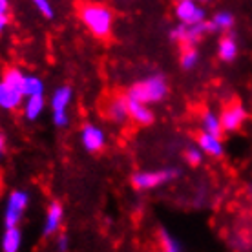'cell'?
Here are the masks:
<instances>
[{
    "mask_svg": "<svg viewBox=\"0 0 252 252\" xmlns=\"http://www.w3.org/2000/svg\"><path fill=\"white\" fill-rule=\"evenodd\" d=\"M79 19L82 26L95 38H108L114 30V11L101 2H86L79 7Z\"/></svg>",
    "mask_w": 252,
    "mask_h": 252,
    "instance_id": "6da1fadb",
    "label": "cell"
},
{
    "mask_svg": "<svg viewBox=\"0 0 252 252\" xmlns=\"http://www.w3.org/2000/svg\"><path fill=\"white\" fill-rule=\"evenodd\" d=\"M168 90L170 88H168L166 77L156 73V75H148L132 84L126 92V97L133 99V101L146 102V104H158V102L166 99Z\"/></svg>",
    "mask_w": 252,
    "mask_h": 252,
    "instance_id": "7a4b0ae2",
    "label": "cell"
},
{
    "mask_svg": "<svg viewBox=\"0 0 252 252\" xmlns=\"http://www.w3.org/2000/svg\"><path fill=\"white\" fill-rule=\"evenodd\" d=\"M73 101V88L68 84L59 86L50 99V108H51V121L57 128H68L69 125V114L68 108Z\"/></svg>",
    "mask_w": 252,
    "mask_h": 252,
    "instance_id": "3957f363",
    "label": "cell"
},
{
    "mask_svg": "<svg viewBox=\"0 0 252 252\" xmlns=\"http://www.w3.org/2000/svg\"><path fill=\"white\" fill-rule=\"evenodd\" d=\"M207 33H216L214 24L210 20H205V22H199V24H183V22H179L170 32V37L176 42H179L183 48H187V46H195Z\"/></svg>",
    "mask_w": 252,
    "mask_h": 252,
    "instance_id": "277c9868",
    "label": "cell"
},
{
    "mask_svg": "<svg viewBox=\"0 0 252 252\" xmlns=\"http://www.w3.org/2000/svg\"><path fill=\"white\" fill-rule=\"evenodd\" d=\"M177 177V170L174 168H163V170H143L135 172L132 176V187L135 190L146 192V190L159 189L163 185L170 183Z\"/></svg>",
    "mask_w": 252,
    "mask_h": 252,
    "instance_id": "5b68a950",
    "label": "cell"
},
{
    "mask_svg": "<svg viewBox=\"0 0 252 252\" xmlns=\"http://www.w3.org/2000/svg\"><path fill=\"white\" fill-rule=\"evenodd\" d=\"M30 205V194L26 190H11L4 205V225L6 227H19L26 210Z\"/></svg>",
    "mask_w": 252,
    "mask_h": 252,
    "instance_id": "8992f818",
    "label": "cell"
},
{
    "mask_svg": "<svg viewBox=\"0 0 252 252\" xmlns=\"http://www.w3.org/2000/svg\"><path fill=\"white\" fill-rule=\"evenodd\" d=\"M174 15L177 22L183 24H199L207 20V11L197 0H176Z\"/></svg>",
    "mask_w": 252,
    "mask_h": 252,
    "instance_id": "52a82bcc",
    "label": "cell"
},
{
    "mask_svg": "<svg viewBox=\"0 0 252 252\" xmlns=\"http://www.w3.org/2000/svg\"><path fill=\"white\" fill-rule=\"evenodd\" d=\"M79 137H81L82 148L88 152V154H99V152H102L108 141L106 132L102 130L101 126L94 125V123L82 125Z\"/></svg>",
    "mask_w": 252,
    "mask_h": 252,
    "instance_id": "ba28073f",
    "label": "cell"
},
{
    "mask_svg": "<svg viewBox=\"0 0 252 252\" xmlns=\"http://www.w3.org/2000/svg\"><path fill=\"white\" fill-rule=\"evenodd\" d=\"M220 117L221 125H223V132H238L241 126L245 125L249 112L241 102H232V104L223 108Z\"/></svg>",
    "mask_w": 252,
    "mask_h": 252,
    "instance_id": "9c48e42d",
    "label": "cell"
},
{
    "mask_svg": "<svg viewBox=\"0 0 252 252\" xmlns=\"http://www.w3.org/2000/svg\"><path fill=\"white\" fill-rule=\"evenodd\" d=\"M64 221V207L61 205V201L53 199L50 201L48 208H46V216H44V225H42V236L44 238H53L61 232V227H63Z\"/></svg>",
    "mask_w": 252,
    "mask_h": 252,
    "instance_id": "30bf717a",
    "label": "cell"
},
{
    "mask_svg": "<svg viewBox=\"0 0 252 252\" xmlns=\"http://www.w3.org/2000/svg\"><path fill=\"white\" fill-rule=\"evenodd\" d=\"M22 102H24V92L0 79V110L17 112L19 108H22Z\"/></svg>",
    "mask_w": 252,
    "mask_h": 252,
    "instance_id": "8fae6325",
    "label": "cell"
},
{
    "mask_svg": "<svg viewBox=\"0 0 252 252\" xmlns=\"http://www.w3.org/2000/svg\"><path fill=\"white\" fill-rule=\"evenodd\" d=\"M104 114L115 125H125L130 119V110H128V97L126 95H115L108 101Z\"/></svg>",
    "mask_w": 252,
    "mask_h": 252,
    "instance_id": "7c38bea8",
    "label": "cell"
},
{
    "mask_svg": "<svg viewBox=\"0 0 252 252\" xmlns=\"http://www.w3.org/2000/svg\"><path fill=\"white\" fill-rule=\"evenodd\" d=\"M128 110H130V121H133L139 126H150L156 121L150 104H146V102L128 99Z\"/></svg>",
    "mask_w": 252,
    "mask_h": 252,
    "instance_id": "4fadbf2b",
    "label": "cell"
},
{
    "mask_svg": "<svg viewBox=\"0 0 252 252\" xmlns=\"http://www.w3.org/2000/svg\"><path fill=\"white\" fill-rule=\"evenodd\" d=\"M197 146L201 148L205 156H210V158H216V159L221 158L223 152H225L221 135H214V133H207V132H201L197 135Z\"/></svg>",
    "mask_w": 252,
    "mask_h": 252,
    "instance_id": "5bb4252c",
    "label": "cell"
},
{
    "mask_svg": "<svg viewBox=\"0 0 252 252\" xmlns=\"http://www.w3.org/2000/svg\"><path fill=\"white\" fill-rule=\"evenodd\" d=\"M46 110V99L44 95H30V97H24V102H22V115H24L26 121H37L42 112Z\"/></svg>",
    "mask_w": 252,
    "mask_h": 252,
    "instance_id": "9a60e30c",
    "label": "cell"
},
{
    "mask_svg": "<svg viewBox=\"0 0 252 252\" xmlns=\"http://www.w3.org/2000/svg\"><path fill=\"white\" fill-rule=\"evenodd\" d=\"M238 53H240V46H238V40L232 35H225V37L220 38L218 57H220L221 63H234L238 59Z\"/></svg>",
    "mask_w": 252,
    "mask_h": 252,
    "instance_id": "2e32d148",
    "label": "cell"
},
{
    "mask_svg": "<svg viewBox=\"0 0 252 252\" xmlns=\"http://www.w3.org/2000/svg\"><path fill=\"white\" fill-rule=\"evenodd\" d=\"M22 247V232L19 227H6L2 240H0V249L4 252H19Z\"/></svg>",
    "mask_w": 252,
    "mask_h": 252,
    "instance_id": "e0dca14e",
    "label": "cell"
},
{
    "mask_svg": "<svg viewBox=\"0 0 252 252\" xmlns=\"http://www.w3.org/2000/svg\"><path fill=\"white\" fill-rule=\"evenodd\" d=\"M199 126H201V132L214 133V135H223V125H221V117L212 110H205L199 119Z\"/></svg>",
    "mask_w": 252,
    "mask_h": 252,
    "instance_id": "ac0fdd59",
    "label": "cell"
},
{
    "mask_svg": "<svg viewBox=\"0 0 252 252\" xmlns=\"http://www.w3.org/2000/svg\"><path fill=\"white\" fill-rule=\"evenodd\" d=\"M210 22L214 24V30L216 32H230L236 24V19H234V15L227 9H221V11L214 13V17L210 19Z\"/></svg>",
    "mask_w": 252,
    "mask_h": 252,
    "instance_id": "d6986e66",
    "label": "cell"
},
{
    "mask_svg": "<svg viewBox=\"0 0 252 252\" xmlns=\"http://www.w3.org/2000/svg\"><path fill=\"white\" fill-rule=\"evenodd\" d=\"M24 97H30V95H44V81L38 75H32V73H26L24 77Z\"/></svg>",
    "mask_w": 252,
    "mask_h": 252,
    "instance_id": "ffe728a7",
    "label": "cell"
},
{
    "mask_svg": "<svg viewBox=\"0 0 252 252\" xmlns=\"http://www.w3.org/2000/svg\"><path fill=\"white\" fill-rule=\"evenodd\" d=\"M179 64L185 71H190V69L197 68L199 64V51L195 50V46H187L179 57Z\"/></svg>",
    "mask_w": 252,
    "mask_h": 252,
    "instance_id": "44dd1931",
    "label": "cell"
},
{
    "mask_svg": "<svg viewBox=\"0 0 252 252\" xmlns=\"http://www.w3.org/2000/svg\"><path fill=\"white\" fill-rule=\"evenodd\" d=\"M159 243L163 247V251H166V252L183 251V247L179 245V241H177L168 230H161V234H159Z\"/></svg>",
    "mask_w": 252,
    "mask_h": 252,
    "instance_id": "7402d4cb",
    "label": "cell"
},
{
    "mask_svg": "<svg viewBox=\"0 0 252 252\" xmlns=\"http://www.w3.org/2000/svg\"><path fill=\"white\" fill-rule=\"evenodd\" d=\"M185 159L190 166H199L203 163V150L199 146H189L185 152Z\"/></svg>",
    "mask_w": 252,
    "mask_h": 252,
    "instance_id": "603a6c76",
    "label": "cell"
},
{
    "mask_svg": "<svg viewBox=\"0 0 252 252\" xmlns=\"http://www.w3.org/2000/svg\"><path fill=\"white\" fill-rule=\"evenodd\" d=\"M32 4L44 19H53L55 17V9H53L50 0H32Z\"/></svg>",
    "mask_w": 252,
    "mask_h": 252,
    "instance_id": "cb8c5ba5",
    "label": "cell"
},
{
    "mask_svg": "<svg viewBox=\"0 0 252 252\" xmlns=\"http://www.w3.org/2000/svg\"><path fill=\"white\" fill-rule=\"evenodd\" d=\"M69 249V238L66 234H57V251H68Z\"/></svg>",
    "mask_w": 252,
    "mask_h": 252,
    "instance_id": "d4e9b609",
    "label": "cell"
},
{
    "mask_svg": "<svg viewBox=\"0 0 252 252\" xmlns=\"http://www.w3.org/2000/svg\"><path fill=\"white\" fill-rule=\"evenodd\" d=\"M7 26H9V17L7 15H0V35L6 32Z\"/></svg>",
    "mask_w": 252,
    "mask_h": 252,
    "instance_id": "484cf974",
    "label": "cell"
},
{
    "mask_svg": "<svg viewBox=\"0 0 252 252\" xmlns=\"http://www.w3.org/2000/svg\"><path fill=\"white\" fill-rule=\"evenodd\" d=\"M7 11H9V2L0 0V15H7Z\"/></svg>",
    "mask_w": 252,
    "mask_h": 252,
    "instance_id": "4316f807",
    "label": "cell"
},
{
    "mask_svg": "<svg viewBox=\"0 0 252 252\" xmlns=\"http://www.w3.org/2000/svg\"><path fill=\"white\" fill-rule=\"evenodd\" d=\"M6 154V137L0 133V158Z\"/></svg>",
    "mask_w": 252,
    "mask_h": 252,
    "instance_id": "83f0119b",
    "label": "cell"
}]
</instances>
